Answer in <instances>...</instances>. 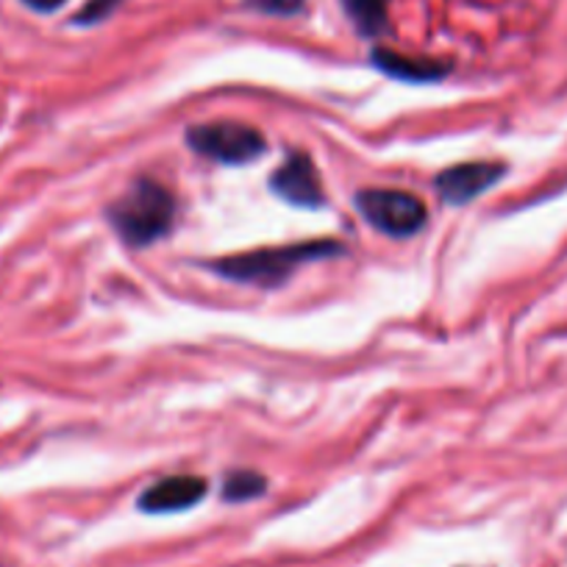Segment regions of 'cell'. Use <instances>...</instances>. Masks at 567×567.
I'll return each instance as SVG.
<instances>
[{
  "instance_id": "obj_1",
  "label": "cell",
  "mask_w": 567,
  "mask_h": 567,
  "mask_svg": "<svg viewBox=\"0 0 567 567\" xmlns=\"http://www.w3.org/2000/svg\"><path fill=\"white\" fill-rule=\"evenodd\" d=\"M176 217V198L159 182L142 178L131 184L112 206H109V220L114 231L134 248L151 245L165 237Z\"/></svg>"
},
{
  "instance_id": "obj_2",
  "label": "cell",
  "mask_w": 567,
  "mask_h": 567,
  "mask_svg": "<svg viewBox=\"0 0 567 567\" xmlns=\"http://www.w3.org/2000/svg\"><path fill=\"white\" fill-rule=\"evenodd\" d=\"M342 254V245L337 243H298V245H281V248H259L248 250V254L226 256V259L215 261V272L223 278H231L239 284H254V287H278L284 284L298 267L309 265V261L326 259V256Z\"/></svg>"
},
{
  "instance_id": "obj_3",
  "label": "cell",
  "mask_w": 567,
  "mask_h": 567,
  "mask_svg": "<svg viewBox=\"0 0 567 567\" xmlns=\"http://www.w3.org/2000/svg\"><path fill=\"white\" fill-rule=\"evenodd\" d=\"M187 142L195 154L220 162V165H248L259 159L267 148L259 131L245 123H234V120L193 125L187 131Z\"/></svg>"
},
{
  "instance_id": "obj_4",
  "label": "cell",
  "mask_w": 567,
  "mask_h": 567,
  "mask_svg": "<svg viewBox=\"0 0 567 567\" xmlns=\"http://www.w3.org/2000/svg\"><path fill=\"white\" fill-rule=\"evenodd\" d=\"M357 206L375 231L395 239L417 234L429 217L423 200L403 189H362L357 195Z\"/></svg>"
},
{
  "instance_id": "obj_5",
  "label": "cell",
  "mask_w": 567,
  "mask_h": 567,
  "mask_svg": "<svg viewBox=\"0 0 567 567\" xmlns=\"http://www.w3.org/2000/svg\"><path fill=\"white\" fill-rule=\"evenodd\" d=\"M270 187L278 198H284L292 206H307V209H318L323 206V184H320V173L315 162L303 154H292L284 162L270 178Z\"/></svg>"
},
{
  "instance_id": "obj_6",
  "label": "cell",
  "mask_w": 567,
  "mask_h": 567,
  "mask_svg": "<svg viewBox=\"0 0 567 567\" xmlns=\"http://www.w3.org/2000/svg\"><path fill=\"white\" fill-rule=\"evenodd\" d=\"M504 173L506 167L498 162H465V165L440 173L437 193L449 204H471L489 187H495L504 178Z\"/></svg>"
},
{
  "instance_id": "obj_7",
  "label": "cell",
  "mask_w": 567,
  "mask_h": 567,
  "mask_svg": "<svg viewBox=\"0 0 567 567\" xmlns=\"http://www.w3.org/2000/svg\"><path fill=\"white\" fill-rule=\"evenodd\" d=\"M206 478L200 476H171L156 482L140 495V509L151 515H171V512H184L204 501Z\"/></svg>"
},
{
  "instance_id": "obj_8",
  "label": "cell",
  "mask_w": 567,
  "mask_h": 567,
  "mask_svg": "<svg viewBox=\"0 0 567 567\" xmlns=\"http://www.w3.org/2000/svg\"><path fill=\"white\" fill-rule=\"evenodd\" d=\"M373 64L379 70H384L386 75H392V79H401V81H417V84H423V81H437L443 79L445 73H449V64H440V62H432V59H409V56H401V53H392V51H373Z\"/></svg>"
},
{
  "instance_id": "obj_9",
  "label": "cell",
  "mask_w": 567,
  "mask_h": 567,
  "mask_svg": "<svg viewBox=\"0 0 567 567\" xmlns=\"http://www.w3.org/2000/svg\"><path fill=\"white\" fill-rule=\"evenodd\" d=\"M342 7L362 34L373 37L386 25L390 0H342Z\"/></svg>"
},
{
  "instance_id": "obj_10",
  "label": "cell",
  "mask_w": 567,
  "mask_h": 567,
  "mask_svg": "<svg viewBox=\"0 0 567 567\" xmlns=\"http://www.w3.org/2000/svg\"><path fill=\"white\" fill-rule=\"evenodd\" d=\"M265 489H267L265 476H259V473H250V471H237V473H231L226 482H223V498L234 501V504H237V501L243 504V501L259 498Z\"/></svg>"
},
{
  "instance_id": "obj_11",
  "label": "cell",
  "mask_w": 567,
  "mask_h": 567,
  "mask_svg": "<svg viewBox=\"0 0 567 567\" xmlns=\"http://www.w3.org/2000/svg\"><path fill=\"white\" fill-rule=\"evenodd\" d=\"M245 7L254 9V12L270 14V18H292V14H301L307 0H245Z\"/></svg>"
},
{
  "instance_id": "obj_12",
  "label": "cell",
  "mask_w": 567,
  "mask_h": 567,
  "mask_svg": "<svg viewBox=\"0 0 567 567\" xmlns=\"http://www.w3.org/2000/svg\"><path fill=\"white\" fill-rule=\"evenodd\" d=\"M120 3H123V0H90V3H86V7L79 12L75 23H81V25L101 23V20H106L109 14L120 7Z\"/></svg>"
},
{
  "instance_id": "obj_13",
  "label": "cell",
  "mask_w": 567,
  "mask_h": 567,
  "mask_svg": "<svg viewBox=\"0 0 567 567\" xmlns=\"http://www.w3.org/2000/svg\"><path fill=\"white\" fill-rule=\"evenodd\" d=\"M23 3L40 14H51V12H56V9H62L68 0H23Z\"/></svg>"
}]
</instances>
